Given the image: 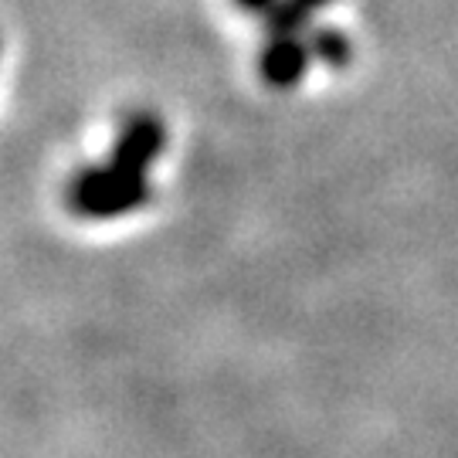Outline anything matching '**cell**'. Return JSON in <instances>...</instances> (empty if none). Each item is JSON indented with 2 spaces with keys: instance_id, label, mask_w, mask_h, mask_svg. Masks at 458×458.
Wrapping results in <instances>:
<instances>
[{
  "instance_id": "6da1fadb",
  "label": "cell",
  "mask_w": 458,
  "mask_h": 458,
  "mask_svg": "<svg viewBox=\"0 0 458 458\" xmlns=\"http://www.w3.org/2000/svg\"><path fill=\"white\" fill-rule=\"evenodd\" d=\"M153 187L147 174H126L113 164L82 170L68 187V204L82 217H119L136 208H147Z\"/></svg>"
},
{
  "instance_id": "3957f363",
  "label": "cell",
  "mask_w": 458,
  "mask_h": 458,
  "mask_svg": "<svg viewBox=\"0 0 458 458\" xmlns=\"http://www.w3.org/2000/svg\"><path fill=\"white\" fill-rule=\"evenodd\" d=\"M302 65H306V51L295 41H278L276 48H268V55H265V75L278 85L295 82Z\"/></svg>"
},
{
  "instance_id": "7a4b0ae2",
  "label": "cell",
  "mask_w": 458,
  "mask_h": 458,
  "mask_svg": "<svg viewBox=\"0 0 458 458\" xmlns=\"http://www.w3.org/2000/svg\"><path fill=\"white\" fill-rule=\"evenodd\" d=\"M160 149H164V126L147 113L132 115L115 140L109 164L126 174H147L149 164L160 157Z\"/></svg>"
},
{
  "instance_id": "277c9868",
  "label": "cell",
  "mask_w": 458,
  "mask_h": 458,
  "mask_svg": "<svg viewBox=\"0 0 458 458\" xmlns=\"http://www.w3.org/2000/svg\"><path fill=\"white\" fill-rule=\"evenodd\" d=\"M245 7H265V4H272V0H242Z\"/></svg>"
}]
</instances>
